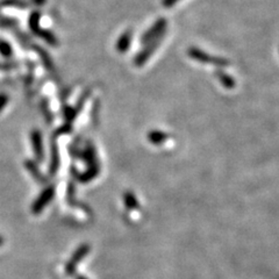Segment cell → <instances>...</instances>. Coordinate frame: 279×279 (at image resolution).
<instances>
[{"instance_id": "obj_1", "label": "cell", "mask_w": 279, "mask_h": 279, "mask_svg": "<svg viewBox=\"0 0 279 279\" xmlns=\"http://www.w3.org/2000/svg\"><path fill=\"white\" fill-rule=\"evenodd\" d=\"M187 53H189V56L192 58V60L200 62V63H210L215 66H219V68H226V66L229 65V61L226 60V58L211 56L210 54L202 52L200 49L195 47L190 48Z\"/></svg>"}, {"instance_id": "obj_2", "label": "cell", "mask_w": 279, "mask_h": 279, "mask_svg": "<svg viewBox=\"0 0 279 279\" xmlns=\"http://www.w3.org/2000/svg\"><path fill=\"white\" fill-rule=\"evenodd\" d=\"M166 26H168V21H166L165 18H160L158 20H156L153 26L142 35L141 42H142L143 44H148L149 42H151L153 40H155L156 37L161 35H165Z\"/></svg>"}, {"instance_id": "obj_3", "label": "cell", "mask_w": 279, "mask_h": 279, "mask_svg": "<svg viewBox=\"0 0 279 279\" xmlns=\"http://www.w3.org/2000/svg\"><path fill=\"white\" fill-rule=\"evenodd\" d=\"M164 39V35H161L156 37L155 40H153L151 42H149L148 44H145V47L143 48V50L137 54V56L135 58V64L137 66H142L145 62H147L150 56L154 54V52L156 50V49L160 47L162 41Z\"/></svg>"}, {"instance_id": "obj_4", "label": "cell", "mask_w": 279, "mask_h": 279, "mask_svg": "<svg viewBox=\"0 0 279 279\" xmlns=\"http://www.w3.org/2000/svg\"><path fill=\"white\" fill-rule=\"evenodd\" d=\"M133 32L132 31H126L121 34V36L119 37L118 42H116V50L119 53H126L129 49V45L132 43V39H133Z\"/></svg>"}, {"instance_id": "obj_5", "label": "cell", "mask_w": 279, "mask_h": 279, "mask_svg": "<svg viewBox=\"0 0 279 279\" xmlns=\"http://www.w3.org/2000/svg\"><path fill=\"white\" fill-rule=\"evenodd\" d=\"M216 74V78L219 79V82L221 83V85L223 87H226V89L228 90H232L235 87V79L229 76V74H227L226 72L221 71V70H218V71L215 72Z\"/></svg>"}, {"instance_id": "obj_6", "label": "cell", "mask_w": 279, "mask_h": 279, "mask_svg": "<svg viewBox=\"0 0 279 279\" xmlns=\"http://www.w3.org/2000/svg\"><path fill=\"white\" fill-rule=\"evenodd\" d=\"M37 35H39L42 40H44L48 44L53 45V47H56V45H58L57 37L54 35L52 32L45 31V29H40V32L37 33Z\"/></svg>"}, {"instance_id": "obj_7", "label": "cell", "mask_w": 279, "mask_h": 279, "mask_svg": "<svg viewBox=\"0 0 279 279\" xmlns=\"http://www.w3.org/2000/svg\"><path fill=\"white\" fill-rule=\"evenodd\" d=\"M40 18H41V14L39 13V12H33V13L31 14V16H29V28H31L32 32L36 35L41 29V27H40Z\"/></svg>"}, {"instance_id": "obj_8", "label": "cell", "mask_w": 279, "mask_h": 279, "mask_svg": "<svg viewBox=\"0 0 279 279\" xmlns=\"http://www.w3.org/2000/svg\"><path fill=\"white\" fill-rule=\"evenodd\" d=\"M0 54L5 57H10L12 55L11 44L4 40H0Z\"/></svg>"}, {"instance_id": "obj_9", "label": "cell", "mask_w": 279, "mask_h": 279, "mask_svg": "<svg viewBox=\"0 0 279 279\" xmlns=\"http://www.w3.org/2000/svg\"><path fill=\"white\" fill-rule=\"evenodd\" d=\"M3 5H15V6H19V7L26 6L23 3L20 2V0H5V2L3 3Z\"/></svg>"}, {"instance_id": "obj_10", "label": "cell", "mask_w": 279, "mask_h": 279, "mask_svg": "<svg viewBox=\"0 0 279 279\" xmlns=\"http://www.w3.org/2000/svg\"><path fill=\"white\" fill-rule=\"evenodd\" d=\"M179 2V0H162V5H163L165 8H170Z\"/></svg>"}, {"instance_id": "obj_11", "label": "cell", "mask_w": 279, "mask_h": 279, "mask_svg": "<svg viewBox=\"0 0 279 279\" xmlns=\"http://www.w3.org/2000/svg\"><path fill=\"white\" fill-rule=\"evenodd\" d=\"M33 3L35 4V5H43L45 3V0H33Z\"/></svg>"}]
</instances>
